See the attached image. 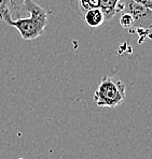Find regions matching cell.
Segmentation results:
<instances>
[{
    "label": "cell",
    "instance_id": "3957f363",
    "mask_svg": "<svg viewBox=\"0 0 152 159\" xmlns=\"http://www.w3.org/2000/svg\"><path fill=\"white\" fill-rule=\"evenodd\" d=\"M122 11L121 12L130 13L134 20V24L131 28V32L141 29L148 30L152 28V10L146 8L142 4L133 0H123Z\"/></svg>",
    "mask_w": 152,
    "mask_h": 159
},
{
    "label": "cell",
    "instance_id": "7a4b0ae2",
    "mask_svg": "<svg viewBox=\"0 0 152 159\" xmlns=\"http://www.w3.org/2000/svg\"><path fill=\"white\" fill-rule=\"evenodd\" d=\"M125 84L116 74L104 75L94 93V102L99 107L114 109L124 101Z\"/></svg>",
    "mask_w": 152,
    "mask_h": 159
},
{
    "label": "cell",
    "instance_id": "30bf717a",
    "mask_svg": "<svg viewBox=\"0 0 152 159\" xmlns=\"http://www.w3.org/2000/svg\"><path fill=\"white\" fill-rule=\"evenodd\" d=\"M18 159H24V158H18Z\"/></svg>",
    "mask_w": 152,
    "mask_h": 159
},
{
    "label": "cell",
    "instance_id": "8992f818",
    "mask_svg": "<svg viewBox=\"0 0 152 159\" xmlns=\"http://www.w3.org/2000/svg\"><path fill=\"white\" fill-rule=\"evenodd\" d=\"M121 1L123 0H99V9L104 13L106 22L110 20L119 12V4Z\"/></svg>",
    "mask_w": 152,
    "mask_h": 159
},
{
    "label": "cell",
    "instance_id": "9c48e42d",
    "mask_svg": "<svg viewBox=\"0 0 152 159\" xmlns=\"http://www.w3.org/2000/svg\"><path fill=\"white\" fill-rule=\"evenodd\" d=\"M25 0H13V11L14 14H16L18 18L21 17V12H22V7Z\"/></svg>",
    "mask_w": 152,
    "mask_h": 159
},
{
    "label": "cell",
    "instance_id": "277c9868",
    "mask_svg": "<svg viewBox=\"0 0 152 159\" xmlns=\"http://www.w3.org/2000/svg\"><path fill=\"white\" fill-rule=\"evenodd\" d=\"M82 18L85 22V24L90 28H93V29H96V28L100 27L106 22L104 13L102 12V10L99 8L91 9V10L86 11L82 16Z\"/></svg>",
    "mask_w": 152,
    "mask_h": 159
},
{
    "label": "cell",
    "instance_id": "6da1fadb",
    "mask_svg": "<svg viewBox=\"0 0 152 159\" xmlns=\"http://www.w3.org/2000/svg\"><path fill=\"white\" fill-rule=\"evenodd\" d=\"M22 10L29 12V17L12 20L8 25L12 26L20 32L23 40H36L44 34L46 25L49 24L50 12L39 6L34 0H25Z\"/></svg>",
    "mask_w": 152,
    "mask_h": 159
},
{
    "label": "cell",
    "instance_id": "5b68a950",
    "mask_svg": "<svg viewBox=\"0 0 152 159\" xmlns=\"http://www.w3.org/2000/svg\"><path fill=\"white\" fill-rule=\"evenodd\" d=\"M70 6L74 12L82 17L86 11L99 8V0H70Z\"/></svg>",
    "mask_w": 152,
    "mask_h": 159
},
{
    "label": "cell",
    "instance_id": "ba28073f",
    "mask_svg": "<svg viewBox=\"0 0 152 159\" xmlns=\"http://www.w3.org/2000/svg\"><path fill=\"white\" fill-rule=\"evenodd\" d=\"M134 24V20H133L132 15L130 13L123 12L122 15L120 17V25L123 28H126V29H131Z\"/></svg>",
    "mask_w": 152,
    "mask_h": 159
},
{
    "label": "cell",
    "instance_id": "52a82bcc",
    "mask_svg": "<svg viewBox=\"0 0 152 159\" xmlns=\"http://www.w3.org/2000/svg\"><path fill=\"white\" fill-rule=\"evenodd\" d=\"M13 0H0V20L7 24L13 20Z\"/></svg>",
    "mask_w": 152,
    "mask_h": 159
}]
</instances>
